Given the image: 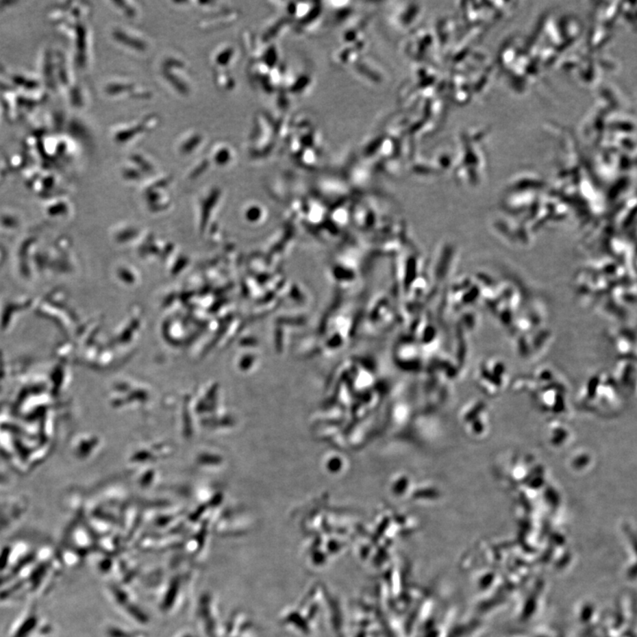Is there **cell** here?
I'll return each mask as SVG.
<instances>
[{"instance_id":"2","label":"cell","mask_w":637,"mask_h":637,"mask_svg":"<svg viewBox=\"0 0 637 637\" xmlns=\"http://www.w3.org/2000/svg\"><path fill=\"white\" fill-rule=\"evenodd\" d=\"M230 158L232 156L229 151L227 149H221L215 155V162L218 164H226L229 162Z\"/></svg>"},{"instance_id":"3","label":"cell","mask_w":637,"mask_h":637,"mask_svg":"<svg viewBox=\"0 0 637 637\" xmlns=\"http://www.w3.org/2000/svg\"><path fill=\"white\" fill-rule=\"evenodd\" d=\"M232 49H227L223 51V53L218 54L217 62L219 63V65H227V63H229L230 59H232Z\"/></svg>"},{"instance_id":"4","label":"cell","mask_w":637,"mask_h":637,"mask_svg":"<svg viewBox=\"0 0 637 637\" xmlns=\"http://www.w3.org/2000/svg\"><path fill=\"white\" fill-rule=\"evenodd\" d=\"M200 142L199 136H194V138L189 139L187 142L183 145L182 147V151L184 153H190V151L193 150V148L197 147Z\"/></svg>"},{"instance_id":"1","label":"cell","mask_w":637,"mask_h":637,"mask_svg":"<svg viewBox=\"0 0 637 637\" xmlns=\"http://www.w3.org/2000/svg\"><path fill=\"white\" fill-rule=\"evenodd\" d=\"M119 38L123 39L124 42H127L126 45H129V47H135L136 49L139 51H144L145 48V42L141 41L140 39L136 38H132L129 35L119 34Z\"/></svg>"}]
</instances>
